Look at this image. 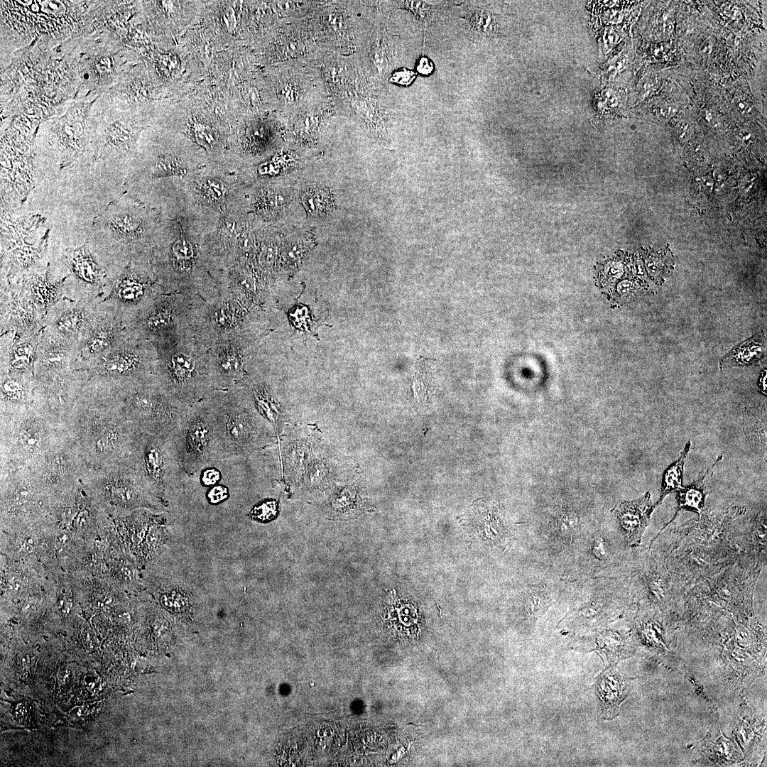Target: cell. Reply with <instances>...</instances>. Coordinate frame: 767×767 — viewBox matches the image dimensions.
I'll list each match as a JSON object with an SVG mask.
<instances>
[{"instance_id": "6da1fadb", "label": "cell", "mask_w": 767, "mask_h": 767, "mask_svg": "<svg viewBox=\"0 0 767 767\" xmlns=\"http://www.w3.org/2000/svg\"><path fill=\"white\" fill-rule=\"evenodd\" d=\"M62 428L88 468L130 456L139 431L112 396L89 379Z\"/></svg>"}, {"instance_id": "7a4b0ae2", "label": "cell", "mask_w": 767, "mask_h": 767, "mask_svg": "<svg viewBox=\"0 0 767 767\" xmlns=\"http://www.w3.org/2000/svg\"><path fill=\"white\" fill-rule=\"evenodd\" d=\"M61 428L33 403L0 405V472L18 469L34 471Z\"/></svg>"}, {"instance_id": "3957f363", "label": "cell", "mask_w": 767, "mask_h": 767, "mask_svg": "<svg viewBox=\"0 0 767 767\" xmlns=\"http://www.w3.org/2000/svg\"><path fill=\"white\" fill-rule=\"evenodd\" d=\"M149 375L110 383L89 379L112 396L140 433L172 437L188 406L177 401Z\"/></svg>"}, {"instance_id": "277c9868", "label": "cell", "mask_w": 767, "mask_h": 767, "mask_svg": "<svg viewBox=\"0 0 767 767\" xmlns=\"http://www.w3.org/2000/svg\"><path fill=\"white\" fill-rule=\"evenodd\" d=\"M173 437L180 466L189 477L222 459L214 422L207 402H196L185 408Z\"/></svg>"}, {"instance_id": "5b68a950", "label": "cell", "mask_w": 767, "mask_h": 767, "mask_svg": "<svg viewBox=\"0 0 767 767\" xmlns=\"http://www.w3.org/2000/svg\"><path fill=\"white\" fill-rule=\"evenodd\" d=\"M81 482L92 493L114 506L130 508L163 504L129 457L102 468L87 467Z\"/></svg>"}, {"instance_id": "8992f818", "label": "cell", "mask_w": 767, "mask_h": 767, "mask_svg": "<svg viewBox=\"0 0 767 767\" xmlns=\"http://www.w3.org/2000/svg\"><path fill=\"white\" fill-rule=\"evenodd\" d=\"M59 261L66 271L58 281L62 283L64 298L84 301L106 298L116 272L92 253L87 241L63 249Z\"/></svg>"}, {"instance_id": "52a82bcc", "label": "cell", "mask_w": 767, "mask_h": 767, "mask_svg": "<svg viewBox=\"0 0 767 767\" xmlns=\"http://www.w3.org/2000/svg\"><path fill=\"white\" fill-rule=\"evenodd\" d=\"M33 402L50 421L62 427L89 376L81 364L70 368L34 373Z\"/></svg>"}, {"instance_id": "ba28073f", "label": "cell", "mask_w": 767, "mask_h": 767, "mask_svg": "<svg viewBox=\"0 0 767 767\" xmlns=\"http://www.w3.org/2000/svg\"><path fill=\"white\" fill-rule=\"evenodd\" d=\"M129 458L162 501L173 479L180 473H185L173 436L139 433Z\"/></svg>"}, {"instance_id": "9c48e42d", "label": "cell", "mask_w": 767, "mask_h": 767, "mask_svg": "<svg viewBox=\"0 0 767 767\" xmlns=\"http://www.w3.org/2000/svg\"><path fill=\"white\" fill-rule=\"evenodd\" d=\"M207 403L214 422L222 459L244 455L258 445L261 427L249 408L232 400Z\"/></svg>"}, {"instance_id": "30bf717a", "label": "cell", "mask_w": 767, "mask_h": 767, "mask_svg": "<svg viewBox=\"0 0 767 767\" xmlns=\"http://www.w3.org/2000/svg\"><path fill=\"white\" fill-rule=\"evenodd\" d=\"M87 468L62 427L43 461L33 472L49 496L58 494L80 482Z\"/></svg>"}, {"instance_id": "8fae6325", "label": "cell", "mask_w": 767, "mask_h": 767, "mask_svg": "<svg viewBox=\"0 0 767 767\" xmlns=\"http://www.w3.org/2000/svg\"><path fill=\"white\" fill-rule=\"evenodd\" d=\"M101 305V300L63 298L47 312L43 320V330L80 346L97 317Z\"/></svg>"}, {"instance_id": "7c38bea8", "label": "cell", "mask_w": 767, "mask_h": 767, "mask_svg": "<svg viewBox=\"0 0 767 767\" xmlns=\"http://www.w3.org/2000/svg\"><path fill=\"white\" fill-rule=\"evenodd\" d=\"M90 379L101 382H117L149 375L147 357L125 338L109 353L82 364Z\"/></svg>"}, {"instance_id": "4fadbf2b", "label": "cell", "mask_w": 767, "mask_h": 767, "mask_svg": "<svg viewBox=\"0 0 767 767\" xmlns=\"http://www.w3.org/2000/svg\"><path fill=\"white\" fill-rule=\"evenodd\" d=\"M43 320L20 281L1 284V334L33 335L42 331Z\"/></svg>"}, {"instance_id": "5bb4252c", "label": "cell", "mask_w": 767, "mask_h": 767, "mask_svg": "<svg viewBox=\"0 0 767 767\" xmlns=\"http://www.w3.org/2000/svg\"><path fill=\"white\" fill-rule=\"evenodd\" d=\"M125 338L124 322L116 308L108 300H102L97 317L80 345L81 364L109 353Z\"/></svg>"}, {"instance_id": "9a60e30c", "label": "cell", "mask_w": 767, "mask_h": 767, "mask_svg": "<svg viewBox=\"0 0 767 767\" xmlns=\"http://www.w3.org/2000/svg\"><path fill=\"white\" fill-rule=\"evenodd\" d=\"M41 332L20 336L13 332L1 334L0 374L34 375Z\"/></svg>"}, {"instance_id": "2e32d148", "label": "cell", "mask_w": 767, "mask_h": 767, "mask_svg": "<svg viewBox=\"0 0 767 767\" xmlns=\"http://www.w3.org/2000/svg\"><path fill=\"white\" fill-rule=\"evenodd\" d=\"M654 509L649 491L636 499L621 502L612 509L629 545H640Z\"/></svg>"}, {"instance_id": "e0dca14e", "label": "cell", "mask_w": 767, "mask_h": 767, "mask_svg": "<svg viewBox=\"0 0 767 767\" xmlns=\"http://www.w3.org/2000/svg\"><path fill=\"white\" fill-rule=\"evenodd\" d=\"M81 364L80 346L43 328L41 331L34 373L61 370Z\"/></svg>"}, {"instance_id": "ac0fdd59", "label": "cell", "mask_w": 767, "mask_h": 767, "mask_svg": "<svg viewBox=\"0 0 767 767\" xmlns=\"http://www.w3.org/2000/svg\"><path fill=\"white\" fill-rule=\"evenodd\" d=\"M146 285L129 270L116 273L111 278L108 294L104 300L110 302L121 315L124 310L138 303L146 295Z\"/></svg>"}, {"instance_id": "d6986e66", "label": "cell", "mask_w": 767, "mask_h": 767, "mask_svg": "<svg viewBox=\"0 0 767 767\" xmlns=\"http://www.w3.org/2000/svg\"><path fill=\"white\" fill-rule=\"evenodd\" d=\"M38 311L43 316L56 303L63 299L60 281H51L48 267L45 272L31 273L20 281Z\"/></svg>"}, {"instance_id": "ffe728a7", "label": "cell", "mask_w": 767, "mask_h": 767, "mask_svg": "<svg viewBox=\"0 0 767 767\" xmlns=\"http://www.w3.org/2000/svg\"><path fill=\"white\" fill-rule=\"evenodd\" d=\"M34 375L5 374L0 376V405L23 406L33 402Z\"/></svg>"}, {"instance_id": "44dd1931", "label": "cell", "mask_w": 767, "mask_h": 767, "mask_svg": "<svg viewBox=\"0 0 767 767\" xmlns=\"http://www.w3.org/2000/svg\"><path fill=\"white\" fill-rule=\"evenodd\" d=\"M712 466L707 469L706 472L702 476H699L698 478L687 486H682L677 491L678 496V508L674 514L673 518L667 523L662 528L664 529L669 523H670L677 516L678 512L681 510H687L695 512L699 514L702 513V509L704 507L705 499L706 494L704 489V482L711 469Z\"/></svg>"}, {"instance_id": "7402d4cb", "label": "cell", "mask_w": 767, "mask_h": 767, "mask_svg": "<svg viewBox=\"0 0 767 767\" xmlns=\"http://www.w3.org/2000/svg\"><path fill=\"white\" fill-rule=\"evenodd\" d=\"M476 506L478 511L474 515L475 522L478 523L480 533L490 543L501 545L506 543V532L497 516L494 508L482 504Z\"/></svg>"}, {"instance_id": "603a6c76", "label": "cell", "mask_w": 767, "mask_h": 767, "mask_svg": "<svg viewBox=\"0 0 767 767\" xmlns=\"http://www.w3.org/2000/svg\"><path fill=\"white\" fill-rule=\"evenodd\" d=\"M624 683L622 677L616 671L604 674L597 683V692L605 712L613 714L622 700Z\"/></svg>"}, {"instance_id": "cb8c5ba5", "label": "cell", "mask_w": 767, "mask_h": 767, "mask_svg": "<svg viewBox=\"0 0 767 767\" xmlns=\"http://www.w3.org/2000/svg\"><path fill=\"white\" fill-rule=\"evenodd\" d=\"M763 343L752 338L736 347L720 360V367L752 364L763 355Z\"/></svg>"}, {"instance_id": "d4e9b609", "label": "cell", "mask_w": 767, "mask_h": 767, "mask_svg": "<svg viewBox=\"0 0 767 767\" xmlns=\"http://www.w3.org/2000/svg\"><path fill=\"white\" fill-rule=\"evenodd\" d=\"M301 201L307 212L312 216H319L330 211L334 207V199L328 188L311 185L303 190Z\"/></svg>"}, {"instance_id": "484cf974", "label": "cell", "mask_w": 767, "mask_h": 767, "mask_svg": "<svg viewBox=\"0 0 767 767\" xmlns=\"http://www.w3.org/2000/svg\"><path fill=\"white\" fill-rule=\"evenodd\" d=\"M691 442L688 441L679 458L669 466L663 474L660 497L657 502L653 504L656 508L669 494L678 491L682 487V477L685 459L690 451Z\"/></svg>"}, {"instance_id": "4316f807", "label": "cell", "mask_w": 767, "mask_h": 767, "mask_svg": "<svg viewBox=\"0 0 767 767\" xmlns=\"http://www.w3.org/2000/svg\"><path fill=\"white\" fill-rule=\"evenodd\" d=\"M433 361V359L420 357L415 364L413 387L414 395L420 401L427 398L431 389Z\"/></svg>"}, {"instance_id": "83f0119b", "label": "cell", "mask_w": 767, "mask_h": 767, "mask_svg": "<svg viewBox=\"0 0 767 767\" xmlns=\"http://www.w3.org/2000/svg\"><path fill=\"white\" fill-rule=\"evenodd\" d=\"M310 248V244L305 239H294L284 250L283 256L286 263L293 268H296L305 257Z\"/></svg>"}, {"instance_id": "f1b7e54d", "label": "cell", "mask_w": 767, "mask_h": 767, "mask_svg": "<svg viewBox=\"0 0 767 767\" xmlns=\"http://www.w3.org/2000/svg\"><path fill=\"white\" fill-rule=\"evenodd\" d=\"M170 321V312L166 309L158 307L148 312L143 320V325L148 332L156 333L168 326Z\"/></svg>"}, {"instance_id": "f546056e", "label": "cell", "mask_w": 767, "mask_h": 767, "mask_svg": "<svg viewBox=\"0 0 767 767\" xmlns=\"http://www.w3.org/2000/svg\"><path fill=\"white\" fill-rule=\"evenodd\" d=\"M525 606L528 613L534 616L541 614L547 607L548 600L545 594L540 589H531L524 594Z\"/></svg>"}, {"instance_id": "4dcf8cb0", "label": "cell", "mask_w": 767, "mask_h": 767, "mask_svg": "<svg viewBox=\"0 0 767 767\" xmlns=\"http://www.w3.org/2000/svg\"><path fill=\"white\" fill-rule=\"evenodd\" d=\"M278 502L275 500L263 501L252 509L251 516L259 521L267 522L273 519L278 513Z\"/></svg>"}, {"instance_id": "1f68e13d", "label": "cell", "mask_w": 767, "mask_h": 767, "mask_svg": "<svg viewBox=\"0 0 767 767\" xmlns=\"http://www.w3.org/2000/svg\"><path fill=\"white\" fill-rule=\"evenodd\" d=\"M219 371L224 377L232 379L238 377L241 370V364L235 356H227L218 364Z\"/></svg>"}, {"instance_id": "d6a6232c", "label": "cell", "mask_w": 767, "mask_h": 767, "mask_svg": "<svg viewBox=\"0 0 767 767\" xmlns=\"http://www.w3.org/2000/svg\"><path fill=\"white\" fill-rule=\"evenodd\" d=\"M489 19L490 18L487 13L481 10L472 11L468 18V23L471 31L478 35L487 33L488 25L490 23L487 20Z\"/></svg>"}, {"instance_id": "836d02e7", "label": "cell", "mask_w": 767, "mask_h": 767, "mask_svg": "<svg viewBox=\"0 0 767 767\" xmlns=\"http://www.w3.org/2000/svg\"><path fill=\"white\" fill-rule=\"evenodd\" d=\"M557 526L560 535L570 537L577 528V517L570 512L564 513L558 518Z\"/></svg>"}, {"instance_id": "e575fe53", "label": "cell", "mask_w": 767, "mask_h": 767, "mask_svg": "<svg viewBox=\"0 0 767 767\" xmlns=\"http://www.w3.org/2000/svg\"><path fill=\"white\" fill-rule=\"evenodd\" d=\"M288 195L280 191H274L268 193L266 198L264 200V204L269 210H278L282 209L288 203Z\"/></svg>"}, {"instance_id": "d590c367", "label": "cell", "mask_w": 767, "mask_h": 767, "mask_svg": "<svg viewBox=\"0 0 767 767\" xmlns=\"http://www.w3.org/2000/svg\"><path fill=\"white\" fill-rule=\"evenodd\" d=\"M415 78V73L414 72L406 68H401L391 75L389 81L401 85H408Z\"/></svg>"}, {"instance_id": "8d00e7d4", "label": "cell", "mask_w": 767, "mask_h": 767, "mask_svg": "<svg viewBox=\"0 0 767 767\" xmlns=\"http://www.w3.org/2000/svg\"><path fill=\"white\" fill-rule=\"evenodd\" d=\"M195 135L198 142L204 146H211L216 140L214 131L202 125L196 126Z\"/></svg>"}, {"instance_id": "74e56055", "label": "cell", "mask_w": 767, "mask_h": 767, "mask_svg": "<svg viewBox=\"0 0 767 767\" xmlns=\"http://www.w3.org/2000/svg\"><path fill=\"white\" fill-rule=\"evenodd\" d=\"M173 252L177 258L186 259L192 256V248L187 241L179 239L173 244Z\"/></svg>"}, {"instance_id": "f35d334b", "label": "cell", "mask_w": 767, "mask_h": 767, "mask_svg": "<svg viewBox=\"0 0 767 767\" xmlns=\"http://www.w3.org/2000/svg\"><path fill=\"white\" fill-rule=\"evenodd\" d=\"M277 251L274 246L268 245L266 246L260 256L261 264L265 267L271 266L276 260Z\"/></svg>"}, {"instance_id": "ab89813d", "label": "cell", "mask_w": 767, "mask_h": 767, "mask_svg": "<svg viewBox=\"0 0 767 767\" xmlns=\"http://www.w3.org/2000/svg\"><path fill=\"white\" fill-rule=\"evenodd\" d=\"M207 194L214 200H219L224 194V187L220 182L207 180L205 185Z\"/></svg>"}, {"instance_id": "60d3db41", "label": "cell", "mask_w": 767, "mask_h": 767, "mask_svg": "<svg viewBox=\"0 0 767 767\" xmlns=\"http://www.w3.org/2000/svg\"><path fill=\"white\" fill-rule=\"evenodd\" d=\"M592 550L597 558L605 559L607 553L603 538L598 537L594 540Z\"/></svg>"}, {"instance_id": "b9f144b4", "label": "cell", "mask_w": 767, "mask_h": 767, "mask_svg": "<svg viewBox=\"0 0 767 767\" xmlns=\"http://www.w3.org/2000/svg\"><path fill=\"white\" fill-rule=\"evenodd\" d=\"M675 134L680 141H687L691 136L690 126L687 122H680L675 127Z\"/></svg>"}, {"instance_id": "7bdbcfd3", "label": "cell", "mask_w": 767, "mask_h": 767, "mask_svg": "<svg viewBox=\"0 0 767 767\" xmlns=\"http://www.w3.org/2000/svg\"><path fill=\"white\" fill-rule=\"evenodd\" d=\"M416 69L420 74L427 75L433 72L434 66L429 58L423 56L418 60Z\"/></svg>"}, {"instance_id": "ee69618b", "label": "cell", "mask_w": 767, "mask_h": 767, "mask_svg": "<svg viewBox=\"0 0 767 767\" xmlns=\"http://www.w3.org/2000/svg\"><path fill=\"white\" fill-rule=\"evenodd\" d=\"M227 495V490L222 486H217L212 489L209 494V498L212 502H219L224 499Z\"/></svg>"}, {"instance_id": "f6af8a7d", "label": "cell", "mask_w": 767, "mask_h": 767, "mask_svg": "<svg viewBox=\"0 0 767 767\" xmlns=\"http://www.w3.org/2000/svg\"><path fill=\"white\" fill-rule=\"evenodd\" d=\"M219 474L216 469H208L203 474V482L206 485L215 484L219 479Z\"/></svg>"}, {"instance_id": "bcb514c9", "label": "cell", "mask_w": 767, "mask_h": 767, "mask_svg": "<svg viewBox=\"0 0 767 767\" xmlns=\"http://www.w3.org/2000/svg\"><path fill=\"white\" fill-rule=\"evenodd\" d=\"M722 11L727 16L732 18H737L740 17L741 13L738 8L730 4H725L722 6Z\"/></svg>"}, {"instance_id": "7dc6e473", "label": "cell", "mask_w": 767, "mask_h": 767, "mask_svg": "<svg viewBox=\"0 0 767 767\" xmlns=\"http://www.w3.org/2000/svg\"><path fill=\"white\" fill-rule=\"evenodd\" d=\"M736 108L743 115H748L752 111V108L744 100L736 102Z\"/></svg>"}, {"instance_id": "c3c4849f", "label": "cell", "mask_w": 767, "mask_h": 767, "mask_svg": "<svg viewBox=\"0 0 767 767\" xmlns=\"http://www.w3.org/2000/svg\"><path fill=\"white\" fill-rule=\"evenodd\" d=\"M631 283H631L629 281H624V282L621 283V284L619 285V288H618L619 291L621 294H626V293H629V292L632 291L633 285Z\"/></svg>"}, {"instance_id": "681fc988", "label": "cell", "mask_w": 767, "mask_h": 767, "mask_svg": "<svg viewBox=\"0 0 767 767\" xmlns=\"http://www.w3.org/2000/svg\"><path fill=\"white\" fill-rule=\"evenodd\" d=\"M766 371L765 370L764 373H763L761 377L760 378V381H759V388L765 393H766Z\"/></svg>"}, {"instance_id": "f907efd6", "label": "cell", "mask_w": 767, "mask_h": 767, "mask_svg": "<svg viewBox=\"0 0 767 767\" xmlns=\"http://www.w3.org/2000/svg\"><path fill=\"white\" fill-rule=\"evenodd\" d=\"M216 317H216L217 321L218 322H219L220 324L224 325V324H225L224 322H227V316L223 312H219Z\"/></svg>"}, {"instance_id": "816d5d0a", "label": "cell", "mask_w": 767, "mask_h": 767, "mask_svg": "<svg viewBox=\"0 0 767 767\" xmlns=\"http://www.w3.org/2000/svg\"><path fill=\"white\" fill-rule=\"evenodd\" d=\"M671 111H673V109H672V108H671L670 107H668V106H667V107H663V108H661V109H660V114H662V115H663V116H668V115L670 114V113Z\"/></svg>"}, {"instance_id": "f5cc1de1", "label": "cell", "mask_w": 767, "mask_h": 767, "mask_svg": "<svg viewBox=\"0 0 767 767\" xmlns=\"http://www.w3.org/2000/svg\"><path fill=\"white\" fill-rule=\"evenodd\" d=\"M23 548H24V549L26 550V551H27V552H31V551H32V545H30V544H28V543H27L26 542H25V543H23Z\"/></svg>"}]
</instances>
